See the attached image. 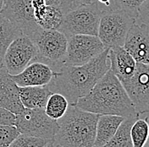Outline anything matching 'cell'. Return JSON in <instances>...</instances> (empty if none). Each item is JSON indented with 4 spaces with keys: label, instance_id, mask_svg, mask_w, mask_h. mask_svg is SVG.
I'll return each mask as SVG.
<instances>
[{
    "label": "cell",
    "instance_id": "obj_1",
    "mask_svg": "<svg viewBox=\"0 0 149 147\" xmlns=\"http://www.w3.org/2000/svg\"><path fill=\"white\" fill-rule=\"evenodd\" d=\"M109 50L106 48L83 65H64L54 73L47 88L52 93H59L66 97L70 105H75L78 100L92 91L95 85L110 69Z\"/></svg>",
    "mask_w": 149,
    "mask_h": 147
},
{
    "label": "cell",
    "instance_id": "obj_2",
    "mask_svg": "<svg viewBox=\"0 0 149 147\" xmlns=\"http://www.w3.org/2000/svg\"><path fill=\"white\" fill-rule=\"evenodd\" d=\"M75 105L82 110L100 115L110 114L126 118L136 113L129 95L110 69Z\"/></svg>",
    "mask_w": 149,
    "mask_h": 147
},
{
    "label": "cell",
    "instance_id": "obj_3",
    "mask_svg": "<svg viewBox=\"0 0 149 147\" xmlns=\"http://www.w3.org/2000/svg\"><path fill=\"white\" fill-rule=\"evenodd\" d=\"M99 116L70 104L66 113L58 120V130L54 144L62 147H94Z\"/></svg>",
    "mask_w": 149,
    "mask_h": 147
},
{
    "label": "cell",
    "instance_id": "obj_4",
    "mask_svg": "<svg viewBox=\"0 0 149 147\" xmlns=\"http://www.w3.org/2000/svg\"><path fill=\"white\" fill-rule=\"evenodd\" d=\"M31 39L35 42L38 50V55L35 61L48 64L54 73L65 65L68 37L62 31L40 28Z\"/></svg>",
    "mask_w": 149,
    "mask_h": 147
},
{
    "label": "cell",
    "instance_id": "obj_5",
    "mask_svg": "<svg viewBox=\"0 0 149 147\" xmlns=\"http://www.w3.org/2000/svg\"><path fill=\"white\" fill-rule=\"evenodd\" d=\"M102 9L97 2L78 5L64 15L59 27L67 37L74 35L97 36Z\"/></svg>",
    "mask_w": 149,
    "mask_h": 147
},
{
    "label": "cell",
    "instance_id": "obj_6",
    "mask_svg": "<svg viewBox=\"0 0 149 147\" xmlns=\"http://www.w3.org/2000/svg\"><path fill=\"white\" fill-rule=\"evenodd\" d=\"M136 19L124 10L103 9L97 37L107 48L124 46L130 28Z\"/></svg>",
    "mask_w": 149,
    "mask_h": 147
},
{
    "label": "cell",
    "instance_id": "obj_7",
    "mask_svg": "<svg viewBox=\"0 0 149 147\" xmlns=\"http://www.w3.org/2000/svg\"><path fill=\"white\" fill-rule=\"evenodd\" d=\"M15 126L20 134L54 140L58 130L57 120L49 118L44 108H24L18 114H15Z\"/></svg>",
    "mask_w": 149,
    "mask_h": 147
},
{
    "label": "cell",
    "instance_id": "obj_8",
    "mask_svg": "<svg viewBox=\"0 0 149 147\" xmlns=\"http://www.w3.org/2000/svg\"><path fill=\"white\" fill-rule=\"evenodd\" d=\"M38 50L30 37L22 34L15 39L3 57V67L10 75L20 73L26 66L37 59Z\"/></svg>",
    "mask_w": 149,
    "mask_h": 147
},
{
    "label": "cell",
    "instance_id": "obj_9",
    "mask_svg": "<svg viewBox=\"0 0 149 147\" xmlns=\"http://www.w3.org/2000/svg\"><path fill=\"white\" fill-rule=\"evenodd\" d=\"M106 48L97 36L74 35L68 37L65 64L83 65L101 54Z\"/></svg>",
    "mask_w": 149,
    "mask_h": 147
},
{
    "label": "cell",
    "instance_id": "obj_10",
    "mask_svg": "<svg viewBox=\"0 0 149 147\" xmlns=\"http://www.w3.org/2000/svg\"><path fill=\"white\" fill-rule=\"evenodd\" d=\"M0 14L30 38L41 28L35 20L32 0H3Z\"/></svg>",
    "mask_w": 149,
    "mask_h": 147
},
{
    "label": "cell",
    "instance_id": "obj_11",
    "mask_svg": "<svg viewBox=\"0 0 149 147\" xmlns=\"http://www.w3.org/2000/svg\"><path fill=\"white\" fill-rule=\"evenodd\" d=\"M140 115L149 112V64L137 63L136 72L121 83Z\"/></svg>",
    "mask_w": 149,
    "mask_h": 147
},
{
    "label": "cell",
    "instance_id": "obj_12",
    "mask_svg": "<svg viewBox=\"0 0 149 147\" xmlns=\"http://www.w3.org/2000/svg\"><path fill=\"white\" fill-rule=\"evenodd\" d=\"M124 47L136 63L149 64V27L136 21L130 28Z\"/></svg>",
    "mask_w": 149,
    "mask_h": 147
},
{
    "label": "cell",
    "instance_id": "obj_13",
    "mask_svg": "<svg viewBox=\"0 0 149 147\" xmlns=\"http://www.w3.org/2000/svg\"><path fill=\"white\" fill-rule=\"evenodd\" d=\"M54 75L53 69L45 63L34 61L20 73L11 75L18 86H44L48 85Z\"/></svg>",
    "mask_w": 149,
    "mask_h": 147
},
{
    "label": "cell",
    "instance_id": "obj_14",
    "mask_svg": "<svg viewBox=\"0 0 149 147\" xmlns=\"http://www.w3.org/2000/svg\"><path fill=\"white\" fill-rule=\"evenodd\" d=\"M110 70L121 83L130 79L136 72L137 63L124 46H114L109 50Z\"/></svg>",
    "mask_w": 149,
    "mask_h": 147
},
{
    "label": "cell",
    "instance_id": "obj_15",
    "mask_svg": "<svg viewBox=\"0 0 149 147\" xmlns=\"http://www.w3.org/2000/svg\"><path fill=\"white\" fill-rule=\"evenodd\" d=\"M0 107L18 114L24 110L19 96V86L4 67L0 69Z\"/></svg>",
    "mask_w": 149,
    "mask_h": 147
},
{
    "label": "cell",
    "instance_id": "obj_16",
    "mask_svg": "<svg viewBox=\"0 0 149 147\" xmlns=\"http://www.w3.org/2000/svg\"><path fill=\"white\" fill-rule=\"evenodd\" d=\"M52 92L44 86H19V96L25 108H44Z\"/></svg>",
    "mask_w": 149,
    "mask_h": 147
},
{
    "label": "cell",
    "instance_id": "obj_17",
    "mask_svg": "<svg viewBox=\"0 0 149 147\" xmlns=\"http://www.w3.org/2000/svg\"><path fill=\"white\" fill-rule=\"evenodd\" d=\"M124 119V117L117 115H100L97 123L94 147H102L105 146L114 135Z\"/></svg>",
    "mask_w": 149,
    "mask_h": 147
},
{
    "label": "cell",
    "instance_id": "obj_18",
    "mask_svg": "<svg viewBox=\"0 0 149 147\" xmlns=\"http://www.w3.org/2000/svg\"><path fill=\"white\" fill-rule=\"evenodd\" d=\"M37 24L45 30H58L64 18V14L53 6L44 3L34 9Z\"/></svg>",
    "mask_w": 149,
    "mask_h": 147
},
{
    "label": "cell",
    "instance_id": "obj_19",
    "mask_svg": "<svg viewBox=\"0 0 149 147\" xmlns=\"http://www.w3.org/2000/svg\"><path fill=\"white\" fill-rule=\"evenodd\" d=\"M140 117L138 112L125 118L111 139L102 147H132L130 129L134 122Z\"/></svg>",
    "mask_w": 149,
    "mask_h": 147
},
{
    "label": "cell",
    "instance_id": "obj_20",
    "mask_svg": "<svg viewBox=\"0 0 149 147\" xmlns=\"http://www.w3.org/2000/svg\"><path fill=\"white\" fill-rule=\"evenodd\" d=\"M22 31L0 14V57L3 58L11 42L22 35Z\"/></svg>",
    "mask_w": 149,
    "mask_h": 147
},
{
    "label": "cell",
    "instance_id": "obj_21",
    "mask_svg": "<svg viewBox=\"0 0 149 147\" xmlns=\"http://www.w3.org/2000/svg\"><path fill=\"white\" fill-rule=\"evenodd\" d=\"M69 106V101L62 94L52 93L47 101L44 110L49 118L58 121L66 113Z\"/></svg>",
    "mask_w": 149,
    "mask_h": 147
},
{
    "label": "cell",
    "instance_id": "obj_22",
    "mask_svg": "<svg viewBox=\"0 0 149 147\" xmlns=\"http://www.w3.org/2000/svg\"><path fill=\"white\" fill-rule=\"evenodd\" d=\"M132 147H145L149 138V123L146 117L138 118L130 129Z\"/></svg>",
    "mask_w": 149,
    "mask_h": 147
},
{
    "label": "cell",
    "instance_id": "obj_23",
    "mask_svg": "<svg viewBox=\"0 0 149 147\" xmlns=\"http://www.w3.org/2000/svg\"><path fill=\"white\" fill-rule=\"evenodd\" d=\"M145 1L146 0H111V5L108 9L124 10L136 19L138 17V10Z\"/></svg>",
    "mask_w": 149,
    "mask_h": 147
},
{
    "label": "cell",
    "instance_id": "obj_24",
    "mask_svg": "<svg viewBox=\"0 0 149 147\" xmlns=\"http://www.w3.org/2000/svg\"><path fill=\"white\" fill-rule=\"evenodd\" d=\"M50 142L53 141H50L46 139L19 134L13 140L9 147H44Z\"/></svg>",
    "mask_w": 149,
    "mask_h": 147
},
{
    "label": "cell",
    "instance_id": "obj_25",
    "mask_svg": "<svg viewBox=\"0 0 149 147\" xmlns=\"http://www.w3.org/2000/svg\"><path fill=\"white\" fill-rule=\"evenodd\" d=\"M19 134L15 125L0 124V147H9Z\"/></svg>",
    "mask_w": 149,
    "mask_h": 147
},
{
    "label": "cell",
    "instance_id": "obj_26",
    "mask_svg": "<svg viewBox=\"0 0 149 147\" xmlns=\"http://www.w3.org/2000/svg\"><path fill=\"white\" fill-rule=\"evenodd\" d=\"M47 5L53 6L58 10H60L64 15L71 9H74L78 5L74 2V0H45Z\"/></svg>",
    "mask_w": 149,
    "mask_h": 147
},
{
    "label": "cell",
    "instance_id": "obj_27",
    "mask_svg": "<svg viewBox=\"0 0 149 147\" xmlns=\"http://www.w3.org/2000/svg\"><path fill=\"white\" fill-rule=\"evenodd\" d=\"M136 21L149 27V0H146L140 7Z\"/></svg>",
    "mask_w": 149,
    "mask_h": 147
},
{
    "label": "cell",
    "instance_id": "obj_28",
    "mask_svg": "<svg viewBox=\"0 0 149 147\" xmlns=\"http://www.w3.org/2000/svg\"><path fill=\"white\" fill-rule=\"evenodd\" d=\"M15 114L9 110L0 107V124L15 125Z\"/></svg>",
    "mask_w": 149,
    "mask_h": 147
},
{
    "label": "cell",
    "instance_id": "obj_29",
    "mask_svg": "<svg viewBox=\"0 0 149 147\" xmlns=\"http://www.w3.org/2000/svg\"><path fill=\"white\" fill-rule=\"evenodd\" d=\"M95 1L98 3L101 9H108L111 5V0H95Z\"/></svg>",
    "mask_w": 149,
    "mask_h": 147
},
{
    "label": "cell",
    "instance_id": "obj_30",
    "mask_svg": "<svg viewBox=\"0 0 149 147\" xmlns=\"http://www.w3.org/2000/svg\"><path fill=\"white\" fill-rule=\"evenodd\" d=\"M93 0H74V2L77 5H81V4H89L92 3Z\"/></svg>",
    "mask_w": 149,
    "mask_h": 147
},
{
    "label": "cell",
    "instance_id": "obj_31",
    "mask_svg": "<svg viewBox=\"0 0 149 147\" xmlns=\"http://www.w3.org/2000/svg\"><path fill=\"white\" fill-rule=\"evenodd\" d=\"M44 147H55V145L54 144V142H50V143H48L47 146H45Z\"/></svg>",
    "mask_w": 149,
    "mask_h": 147
},
{
    "label": "cell",
    "instance_id": "obj_32",
    "mask_svg": "<svg viewBox=\"0 0 149 147\" xmlns=\"http://www.w3.org/2000/svg\"><path fill=\"white\" fill-rule=\"evenodd\" d=\"M3 67V58L0 57V69Z\"/></svg>",
    "mask_w": 149,
    "mask_h": 147
},
{
    "label": "cell",
    "instance_id": "obj_33",
    "mask_svg": "<svg viewBox=\"0 0 149 147\" xmlns=\"http://www.w3.org/2000/svg\"><path fill=\"white\" fill-rule=\"evenodd\" d=\"M3 0H0V12H1L2 8H3Z\"/></svg>",
    "mask_w": 149,
    "mask_h": 147
},
{
    "label": "cell",
    "instance_id": "obj_34",
    "mask_svg": "<svg viewBox=\"0 0 149 147\" xmlns=\"http://www.w3.org/2000/svg\"><path fill=\"white\" fill-rule=\"evenodd\" d=\"M145 115H146V119H148V121L149 123V112H147V113H144Z\"/></svg>",
    "mask_w": 149,
    "mask_h": 147
},
{
    "label": "cell",
    "instance_id": "obj_35",
    "mask_svg": "<svg viewBox=\"0 0 149 147\" xmlns=\"http://www.w3.org/2000/svg\"><path fill=\"white\" fill-rule=\"evenodd\" d=\"M145 147H149V138H148V142H147V144H146V146Z\"/></svg>",
    "mask_w": 149,
    "mask_h": 147
},
{
    "label": "cell",
    "instance_id": "obj_36",
    "mask_svg": "<svg viewBox=\"0 0 149 147\" xmlns=\"http://www.w3.org/2000/svg\"><path fill=\"white\" fill-rule=\"evenodd\" d=\"M55 147H62V146H58V145H55Z\"/></svg>",
    "mask_w": 149,
    "mask_h": 147
}]
</instances>
